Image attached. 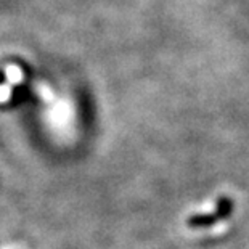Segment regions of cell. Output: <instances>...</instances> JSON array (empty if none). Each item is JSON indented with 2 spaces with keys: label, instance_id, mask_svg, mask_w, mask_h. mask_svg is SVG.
<instances>
[{
  "label": "cell",
  "instance_id": "obj_1",
  "mask_svg": "<svg viewBox=\"0 0 249 249\" xmlns=\"http://www.w3.org/2000/svg\"><path fill=\"white\" fill-rule=\"evenodd\" d=\"M7 77L10 79V82L17 84L23 81V71L19 70L18 66H10L7 70Z\"/></svg>",
  "mask_w": 249,
  "mask_h": 249
}]
</instances>
